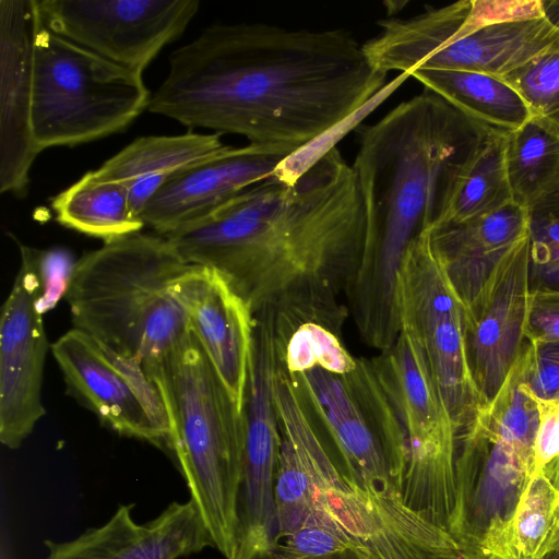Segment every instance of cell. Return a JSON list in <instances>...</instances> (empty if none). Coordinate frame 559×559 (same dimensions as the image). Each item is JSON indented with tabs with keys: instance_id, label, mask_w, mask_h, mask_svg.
I'll list each match as a JSON object with an SVG mask.
<instances>
[{
	"instance_id": "6da1fadb",
	"label": "cell",
	"mask_w": 559,
	"mask_h": 559,
	"mask_svg": "<svg viewBox=\"0 0 559 559\" xmlns=\"http://www.w3.org/2000/svg\"><path fill=\"white\" fill-rule=\"evenodd\" d=\"M366 236L356 174L335 147L296 181L270 177L165 237L189 264L217 271L252 316L287 337L314 322L338 336Z\"/></svg>"
},
{
	"instance_id": "7a4b0ae2",
	"label": "cell",
	"mask_w": 559,
	"mask_h": 559,
	"mask_svg": "<svg viewBox=\"0 0 559 559\" xmlns=\"http://www.w3.org/2000/svg\"><path fill=\"white\" fill-rule=\"evenodd\" d=\"M386 74L345 29L218 23L171 52L147 110L299 148L365 105Z\"/></svg>"
},
{
	"instance_id": "3957f363",
	"label": "cell",
	"mask_w": 559,
	"mask_h": 559,
	"mask_svg": "<svg viewBox=\"0 0 559 559\" xmlns=\"http://www.w3.org/2000/svg\"><path fill=\"white\" fill-rule=\"evenodd\" d=\"M488 131L427 88L359 131L352 166L366 236L346 300L368 346L384 352L396 342L397 277L406 252L440 224L462 164Z\"/></svg>"
},
{
	"instance_id": "277c9868",
	"label": "cell",
	"mask_w": 559,
	"mask_h": 559,
	"mask_svg": "<svg viewBox=\"0 0 559 559\" xmlns=\"http://www.w3.org/2000/svg\"><path fill=\"white\" fill-rule=\"evenodd\" d=\"M144 369L162 396L169 426L168 448L190 500L213 547L225 559H234L246 443L242 409L190 328Z\"/></svg>"
},
{
	"instance_id": "5b68a950",
	"label": "cell",
	"mask_w": 559,
	"mask_h": 559,
	"mask_svg": "<svg viewBox=\"0 0 559 559\" xmlns=\"http://www.w3.org/2000/svg\"><path fill=\"white\" fill-rule=\"evenodd\" d=\"M190 266L163 235L104 241L74 264L64 296L73 328L146 368L189 330L173 287Z\"/></svg>"
},
{
	"instance_id": "8992f818",
	"label": "cell",
	"mask_w": 559,
	"mask_h": 559,
	"mask_svg": "<svg viewBox=\"0 0 559 559\" xmlns=\"http://www.w3.org/2000/svg\"><path fill=\"white\" fill-rule=\"evenodd\" d=\"M151 95L142 74L53 33L38 13L32 131L39 153L124 131L147 109Z\"/></svg>"
},
{
	"instance_id": "52a82bcc",
	"label": "cell",
	"mask_w": 559,
	"mask_h": 559,
	"mask_svg": "<svg viewBox=\"0 0 559 559\" xmlns=\"http://www.w3.org/2000/svg\"><path fill=\"white\" fill-rule=\"evenodd\" d=\"M292 377L337 469L352 481L403 496L406 432L372 359L357 358L344 374L314 367Z\"/></svg>"
},
{
	"instance_id": "ba28073f",
	"label": "cell",
	"mask_w": 559,
	"mask_h": 559,
	"mask_svg": "<svg viewBox=\"0 0 559 559\" xmlns=\"http://www.w3.org/2000/svg\"><path fill=\"white\" fill-rule=\"evenodd\" d=\"M401 416L408 447L405 502L449 532L455 506L456 430L415 336L371 358Z\"/></svg>"
},
{
	"instance_id": "9c48e42d",
	"label": "cell",
	"mask_w": 559,
	"mask_h": 559,
	"mask_svg": "<svg viewBox=\"0 0 559 559\" xmlns=\"http://www.w3.org/2000/svg\"><path fill=\"white\" fill-rule=\"evenodd\" d=\"M396 298L401 328L417 340L457 436L483 404L466 360L463 306L433 251L430 230L411 243Z\"/></svg>"
},
{
	"instance_id": "30bf717a",
	"label": "cell",
	"mask_w": 559,
	"mask_h": 559,
	"mask_svg": "<svg viewBox=\"0 0 559 559\" xmlns=\"http://www.w3.org/2000/svg\"><path fill=\"white\" fill-rule=\"evenodd\" d=\"M312 474L314 506L369 559H466L450 533L411 508L402 493L352 481L324 449L313 454Z\"/></svg>"
},
{
	"instance_id": "8fae6325",
	"label": "cell",
	"mask_w": 559,
	"mask_h": 559,
	"mask_svg": "<svg viewBox=\"0 0 559 559\" xmlns=\"http://www.w3.org/2000/svg\"><path fill=\"white\" fill-rule=\"evenodd\" d=\"M534 463L472 423L456 436L455 506L449 533L466 559H502Z\"/></svg>"
},
{
	"instance_id": "7c38bea8",
	"label": "cell",
	"mask_w": 559,
	"mask_h": 559,
	"mask_svg": "<svg viewBox=\"0 0 559 559\" xmlns=\"http://www.w3.org/2000/svg\"><path fill=\"white\" fill-rule=\"evenodd\" d=\"M68 392L118 435L168 447L169 426L155 383L136 360L71 329L51 345Z\"/></svg>"
},
{
	"instance_id": "4fadbf2b",
	"label": "cell",
	"mask_w": 559,
	"mask_h": 559,
	"mask_svg": "<svg viewBox=\"0 0 559 559\" xmlns=\"http://www.w3.org/2000/svg\"><path fill=\"white\" fill-rule=\"evenodd\" d=\"M53 33L142 74L199 11V0H36Z\"/></svg>"
},
{
	"instance_id": "5bb4252c",
	"label": "cell",
	"mask_w": 559,
	"mask_h": 559,
	"mask_svg": "<svg viewBox=\"0 0 559 559\" xmlns=\"http://www.w3.org/2000/svg\"><path fill=\"white\" fill-rule=\"evenodd\" d=\"M21 264L0 317V441L17 449L45 415L48 348L41 309L39 250L20 245Z\"/></svg>"
},
{
	"instance_id": "9a60e30c",
	"label": "cell",
	"mask_w": 559,
	"mask_h": 559,
	"mask_svg": "<svg viewBox=\"0 0 559 559\" xmlns=\"http://www.w3.org/2000/svg\"><path fill=\"white\" fill-rule=\"evenodd\" d=\"M530 251L528 231L508 250L473 301L463 306L466 360L481 406L498 393L526 343Z\"/></svg>"
},
{
	"instance_id": "2e32d148",
	"label": "cell",
	"mask_w": 559,
	"mask_h": 559,
	"mask_svg": "<svg viewBox=\"0 0 559 559\" xmlns=\"http://www.w3.org/2000/svg\"><path fill=\"white\" fill-rule=\"evenodd\" d=\"M559 50V29L546 17L483 26L466 36L432 21L418 22L406 37L407 70H464L503 78L547 52Z\"/></svg>"
},
{
	"instance_id": "e0dca14e",
	"label": "cell",
	"mask_w": 559,
	"mask_h": 559,
	"mask_svg": "<svg viewBox=\"0 0 559 559\" xmlns=\"http://www.w3.org/2000/svg\"><path fill=\"white\" fill-rule=\"evenodd\" d=\"M298 148L249 143L222 151L169 175L141 214L158 235L207 214L243 189L273 177L276 167Z\"/></svg>"
},
{
	"instance_id": "ac0fdd59",
	"label": "cell",
	"mask_w": 559,
	"mask_h": 559,
	"mask_svg": "<svg viewBox=\"0 0 559 559\" xmlns=\"http://www.w3.org/2000/svg\"><path fill=\"white\" fill-rule=\"evenodd\" d=\"M36 0H0V192L23 198L39 154L32 131Z\"/></svg>"
},
{
	"instance_id": "d6986e66",
	"label": "cell",
	"mask_w": 559,
	"mask_h": 559,
	"mask_svg": "<svg viewBox=\"0 0 559 559\" xmlns=\"http://www.w3.org/2000/svg\"><path fill=\"white\" fill-rule=\"evenodd\" d=\"M133 504H121L100 526L66 542L45 540L46 559H179L213 547L194 503L171 502L151 521L139 523Z\"/></svg>"
},
{
	"instance_id": "ffe728a7",
	"label": "cell",
	"mask_w": 559,
	"mask_h": 559,
	"mask_svg": "<svg viewBox=\"0 0 559 559\" xmlns=\"http://www.w3.org/2000/svg\"><path fill=\"white\" fill-rule=\"evenodd\" d=\"M173 293L242 409L253 333L249 306L217 271L194 264L176 281Z\"/></svg>"
},
{
	"instance_id": "44dd1931",
	"label": "cell",
	"mask_w": 559,
	"mask_h": 559,
	"mask_svg": "<svg viewBox=\"0 0 559 559\" xmlns=\"http://www.w3.org/2000/svg\"><path fill=\"white\" fill-rule=\"evenodd\" d=\"M528 226V210L510 202L476 218L430 230L433 251L462 306L473 301Z\"/></svg>"
},
{
	"instance_id": "7402d4cb",
	"label": "cell",
	"mask_w": 559,
	"mask_h": 559,
	"mask_svg": "<svg viewBox=\"0 0 559 559\" xmlns=\"http://www.w3.org/2000/svg\"><path fill=\"white\" fill-rule=\"evenodd\" d=\"M411 76L488 130L511 133L533 119L525 100L502 78L464 70H416Z\"/></svg>"
},
{
	"instance_id": "603a6c76",
	"label": "cell",
	"mask_w": 559,
	"mask_h": 559,
	"mask_svg": "<svg viewBox=\"0 0 559 559\" xmlns=\"http://www.w3.org/2000/svg\"><path fill=\"white\" fill-rule=\"evenodd\" d=\"M51 209L60 225L104 241L145 226L131 211L124 182L95 181L88 173L55 195Z\"/></svg>"
},
{
	"instance_id": "cb8c5ba5",
	"label": "cell",
	"mask_w": 559,
	"mask_h": 559,
	"mask_svg": "<svg viewBox=\"0 0 559 559\" xmlns=\"http://www.w3.org/2000/svg\"><path fill=\"white\" fill-rule=\"evenodd\" d=\"M507 134L489 130L469 153L455 177L444 216L437 226L463 223L513 202L504 165Z\"/></svg>"
},
{
	"instance_id": "d4e9b609",
	"label": "cell",
	"mask_w": 559,
	"mask_h": 559,
	"mask_svg": "<svg viewBox=\"0 0 559 559\" xmlns=\"http://www.w3.org/2000/svg\"><path fill=\"white\" fill-rule=\"evenodd\" d=\"M225 146L221 134L215 132L141 136L99 168L88 171V175L95 181L129 182L154 174L175 171Z\"/></svg>"
},
{
	"instance_id": "484cf974",
	"label": "cell",
	"mask_w": 559,
	"mask_h": 559,
	"mask_svg": "<svg viewBox=\"0 0 559 559\" xmlns=\"http://www.w3.org/2000/svg\"><path fill=\"white\" fill-rule=\"evenodd\" d=\"M504 165L512 201L530 210L559 190V134L531 119L506 135Z\"/></svg>"
},
{
	"instance_id": "4316f807",
	"label": "cell",
	"mask_w": 559,
	"mask_h": 559,
	"mask_svg": "<svg viewBox=\"0 0 559 559\" xmlns=\"http://www.w3.org/2000/svg\"><path fill=\"white\" fill-rule=\"evenodd\" d=\"M473 423L509 442L534 463L539 406L524 382L521 354L498 393L479 408Z\"/></svg>"
},
{
	"instance_id": "83f0119b",
	"label": "cell",
	"mask_w": 559,
	"mask_h": 559,
	"mask_svg": "<svg viewBox=\"0 0 559 559\" xmlns=\"http://www.w3.org/2000/svg\"><path fill=\"white\" fill-rule=\"evenodd\" d=\"M559 540V490L533 474L513 515L502 559H543Z\"/></svg>"
},
{
	"instance_id": "f1b7e54d",
	"label": "cell",
	"mask_w": 559,
	"mask_h": 559,
	"mask_svg": "<svg viewBox=\"0 0 559 559\" xmlns=\"http://www.w3.org/2000/svg\"><path fill=\"white\" fill-rule=\"evenodd\" d=\"M277 348L282 366L292 376L314 367L344 374L357 364L341 336L314 322L297 325L284 341L277 340Z\"/></svg>"
},
{
	"instance_id": "f546056e",
	"label": "cell",
	"mask_w": 559,
	"mask_h": 559,
	"mask_svg": "<svg viewBox=\"0 0 559 559\" xmlns=\"http://www.w3.org/2000/svg\"><path fill=\"white\" fill-rule=\"evenodd\" d=\"M502 79L522 96L533 118L559 134V50L542 55Z\"/></svg>"
},
{
	"instance_id": "4dcf8cb0",
	"label": "cell",
	"mask_w": 559,
	"mask_h": 559,
	"mask_svg": "<svg viewBox=\"0 0 559 559\" xmlns=\"http://www.w3.org/2000/svg\"><path fill=\"white\" fill-rule=\"evenodd\" d=\"M411 75L406 72L400 73L395 79L385 84L365 105L352 112L338 123L332 126L323 133L300 146L289 154L276 167L273 177L293 183L323 155L335 148L336 143L354 129L370 111L377 108L394 91H396Z\"/></svg>"
},
{
	"instance_id": "1f68e13d",
	"label": "cell",
	"mask_w": 559,
	"mask_h": 559,
	"mask_svg": "<svg viewBox=\"0 0 559 559\" xmlns=\"http://www.w3.org/2000/svg\"><path fill=\"white\" fill-rule=\"evenodd\" d=\"M531 286L542 284L559 262V190L528 210Z\"/></svg>"
},
{
	"instance_id": "d6a6232c",
	"label": "cell",
	"mask_w": 559,
	"mask_h": 559,
	"mask_svg": "<svg viewBox=\"0 0 559 559\" xmlns=\"http://www.w3.org/2000/svg\"><path fill=\"white\" fill-rule=\"evenodd\" d=\"M524 382L542 401L559 402V342H528L521 352Z\"/></svg>"
},
{
	"instance_id": "836d02e7",
	"label": "cell",
	"mask_w": 559,
	"mask_h": 559,
	"mask_svg": "<svg viewBox=\"0 0 559 559\" xmlns=\"http://www.w3.org/2000/svg\"><path fill=\"white\" fill-rule=\"evenodd\" d=\"M539 426L535 441L534 474L559 490V402L538 400Z\"/></svg>"
},
{
	"instance_id": "e575fe53",
	"label": "cell",
	"mask_w": 559,
	"mask_h": 559,
	"mask_svg": "<svg viewBox=\"0 0 559 559\" xmlns=\"http://www.w3.org/2000/svg\"><path fill=\"white\" fill-rule=\"evenodd\" d=\"M524 336L528 342H559V287L531 286Z\"/></svg>"
},
{
	"instance_id": "d590c367",
	"label": "cell",
	"mask_w": 559,
	"mask_h": 559,
	"mask_svg": "<svg viewBox=\"0 0 559 559\" xmlns=\"http://www.w3.org/2000/svg\"><path fill=\"white\" fill-rule=\"evenodd\" d=\"M75 262L62 249L39 250L40 305L44 313L66 296Z\"/></svg>"
},
{
	"instance_id": "8d00e7d4",
	"label": "cell",
	"mask_w": 559,
	"mask_h": 559,
	"mask_svg": "<svg viewBox=\"0 0 559 559\" xmlns=\"http://www.w3.org/2000/svg\"><path fill=\"white\" fill-rule=\"evenodd\" d=\"M171 173L154 174L124 182L128 187L129 205L136 217L141 219L145 206Z\"/></svg>"
},
{
	"instance_id": "74e56055",
	"label": "cell",
	"mask_w": 559,
	"mask_h": 559,
	"mask_svg": "<svg viewBox=\"0 0 559 559\" xmlns=\"http://www.w3.org/2000/svg\"><path fill=\"white\" fill-rule=\"evenodd\" d=\"M544 16L559 29V0H542Z\"/></svg>"
},
{
	"instance_id": "f35d334b",
	"label": "cell",
	"mask_w": 559,
	"mask_h": 559,
	"mask_svg": "<svg viewBox=\"0 0 559 559\" xmlns=\"http://www.w3.org/2000/svg\"><path fill=\"white\" fill-rule=\"evenodd\" d=\"M302 559H369V558L358 550L346 549V550L330 554V555L307 557V558H302Z\"/></svg>"
},
{
	"instance_id": "ab89813d",
	"label": "cell",
	"mask_w": 559,
	"mask_h": 559,
	"mask_svg": "<svg viewBox=\"0 0 559 559\" xmlns=\"http://www.w3.org/2000/svg\"><path fill=\"white\" fill-rule=\"evenodd\" d=\"M538 285H547V286L559 287V262L554 267V270L546 276L544 282L542 284H538Z\"/></svg>"
},
{
	"instance_id": "60d3db41",
	"label": "cell",
	"mask_w": 559,
	"mask_h": 559,
	"mask_svg": "<svg viewBox=\"0 0 559 559\" xmlns=\"http://www.w3.org/2000/svg\"><path fill=\"white\" fill-rule=\"evenodd\" d=\"M543 559H559V540L556 545L544 556Z\"/></svg>"
},
{
	"instance_id": "b9f144b4",
	"label": "cell",
	"mask_w": 559,
	"mask_h": 559,
	"mask_svg": "<svg viewBox=\"0 0 559 559\" xmlns=\"http://www.w3.org/2000/svg\"><path fill=\"white\" fill-rule=\"evenodd\" d=\"M491 559H497V558H491Z\"/></svg>"
}]
</instances>
